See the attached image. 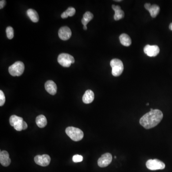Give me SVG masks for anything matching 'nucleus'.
Here are the masks:
<instances>
[{
  "mask_svg": "<svg viewBox=\"0 0 172 172\" xmlns=\"http://www.w3.org/2000/svg\"><path fill=\"white\" fill-rule=\"evenodd\" d=\"M163 118V114L159 110L151 108L150 111L145 114L140 120V123L145 129L154 127L159 123Z\"/></svg>",
  "mask_w": 172,
  "mask_h": 172,
  "instance_id": "obj_1",
  "label": "nucleus"
},
{
  "mask_svg": "<svg viewBox=\"0 0 172 172\" xmlns=\"http://www.w3.org/2000/svg\"><path fill=\"white\" fill-rule=\"evenodd\" d=\"M66 134L74 141L81 140L84 137L83 131L80 129L74 127H69L66 129Z\"/></svg>",
  "mask_w": 172,
  "mask_h": 172,
  "instance_id": "obj_2",
  "label": "nucleus"
},
{
  "mask_svg": "<svg viewBox=\"0 0 172 172\" xmlns=\"http://www.w3.org/2000/svg\"><path fill=\"white\" fill-rule=\"evenodd\" d=\"M110 65L112 68V75L118 76L122 74L123 71L124 66L121 60L118 59H113L111 60Z\"/></svg>",
  "mask_w": 172,
  "mask_h": 172,
  "instance_id": "obj_3",
  "label": "nucleus"
},
{
  "mask_svg": "<svg viewBox=\"0 0 172 172\" xmlns=\"http://www.w3.org/2000/svg\"><path fill=\"white\" fill-rule=\"evenodd\" d=\"M9 72L13 76H20L24 70V65L21 61H17L9 66Z\"/></svg>",
  "mask_w": 172,
  "mask_h": 172,
  "instance_id": "obj_4",
  "label": "nucleus"
},
{
  "mask_svg": "<svg viewBox=\"0 0 172 172\" xmlns=\"http://www.w3.org/2000/svg\"><path fill=\"white\" fill-rule=\"evenodd\" d=\"M57 61L60 65L65 68H69L75 63L74 57L69 54L62 53L59 55Z\"/></svg>",
  "mask_w": 172,
  "mask_h": 172,
  "instance_id": "obj_5",
  "label": "nucleus"
},
{
  "mask_svg": "<svg viewBox=\"0 0 172 172\" xmlns=\"http://www.w3.org/2000/svg\"><path fill=\"white\" fill-rule=\"evenodd\" d=\"M146 166L147 168L151 170L163 169L166 166L164 163L156 159L147 161Z\"/></svg>",
  "mask_w": 172,
  "mask_h": 172,
  "instance_id": "obj_6",
  "label": "nucleus"
},
{
  "mask_svg": "<svg viewBox=\"0 0 172 172\" xmlns=\"http://www.w3.org/2000/svg\"><path fill=\"white\" fill-rule=\"evenodd\" d=\"M34 160L35 163L38 165L42 166H46L49 164L51 158L47 154H43L42 156L38 155L35 156Z\"/></svg>",
  "mask_w": 172,
  "mask_h": 172,
  "instance_id": "obj_7",
  "label": "nucleus"
},
{
  "mask_svg": "<svg viewBox=\"0 0 172 172\" xmlns=\"http://www.w3.org/2000/svg\"><path fill=\"white\" fill-rule=\"evenodd\" d=\"M144 53L148 56L154 57L156 56L160 52L159 47L156 45H147L143 49Z\"/></svg>",
  "mask_w": 172,
  "mask_h": 172,
  "instance_id": "obj_8",
  "label": "nucleus"
},
{
  "mask_svg": "<svg viewBox=\"0 0 172 172\" xmlns=\"http://www.w3.org/2000/svg\"><path fill=\"white\" fill-rule=\"evenodd\" d=\"M112 159V155L110 153H106L102 155L98 159V164L99 167H105L111 163Z\"/></svg>",
  "mask_w": 172,
  "mask_h": 172,
  "instance_id": "obj_9",
  "label": "nucleus"
},
{
  "mask_svg": "<svg viewBox=\"0 0 172 172\" xmlns=\"http://www.w3.org/2000/svg\"><path fill=\"white\" fill-rule=\"evenodd\" d=\"M71 31L69 27H62L59 30V37L62 40H68L71 36Z\"/></svg>",
  "mask_w": 172,
  "mask_h": 172,
  "instance_id": "obj_10",
  "label": "nucleus"
},
{
  "mask_svg": "<svg viewBox=\"0 0 172 172\" xmlns=\"http://www.w3.org/2000/svg\"><path fill=\"white\" fill-rule=\"evenodd\" d=\"M45 89L50 94L54 95L57 91V86L56 83L52 80H48L45 85Z\"/></svg>",
  "mask_w": 172,
  "mask_h": 172,
  "instance_id": "obj_11",
  "label": "nucleus"
},
{
  "mask_svg": "<svg viewBox=\"0 0 172 172\" xmlns=\"http://www.w3.org/2000/svg\"><path fill=\"white\" fill-rule=\"evenodd\" d=\"M0 163L2 166L5 167L9 166L11 163L9 153L6 151H1L0 153Z\"/></svg>",
  "mask_w": 172,
  "mask_h": 172,
  "instance_id": "obj_12",
  "label": "nucleus"
},
{
  "mask_svg": "<svg viewBox=\"0 0 172 172\" xmlns=\"http://www.w3.org/2000/svg\"><path fill=\"white\" fill-rule=\"evenodd\" d=\"M94 99V93L91 90H87L82 97V101L86 104L91 103Z\"/></svg>",
  "mask_w": 172,
  "mask_h": 172,
  "instance_id": "obj_13",
  "label": "nucleus"
},
{
  "mask_svg": "<svg viewBox=\"0 0 172 172\" xmlns=\"http://www.w3.org/2000/svg\"><path fill=\"white\" fill-rule=\"evenodd\" d=\"M112 8L114 11L115 14L114 19L115 20H120V19L123 18L124 16V13L121 9V8L118 5H112Z\"/></svg>",
  "mask_w": 172,
  "mask_h": 172,
  "instance_id": "obj_14",
  "label": "nucleus"
},
{
  "mask_svg": "<svg viewBox=\"0 0 172 172\" xmlns=\"http://www.w3.org/2000/svg\"><path fill=\"white\" fill-rule=\"evenodd\" d=\"M120 42L123 46H129L131 45V40L128 34H122L119 37Z\"/></svg>",
  "mask_w": 172,
  "mask_h": 172,
  "instance_id": "obj_15",
  "label": "nucleus"
},
{
  "mask_svg": "<svg viewBox=\"0 0 172 172\" xmlns=\"http://www.w3.org/2000/svg\"><path fill=\"white\" fill-rule=\"evenodd\" d=\"M27 14L32 22L34 23L38 22L39 17L38 13L36 11L32 9H28L27 11Z\"/></svg>",
  "mask_w": 172,
  "mask_h": 172,
  "instance_id": "obj_16",
  "label": "nucleus"
},
{
  "mask_svg": "<svg viewBox=\"0 0 172 172\" xmlns=\"http://www.w3.org/2000/svg\"><path fill=\"white\" fill-rule=\"evenodd\" d=\"M36 123L39 128L45 127L47 125V120L43 115H40L36 118Z\"/></svg>",
  "mask_w": 172,
  "mask_h": 172,
  "instance_id": "obj_17",
  "label": "nucleus"
},
{
  "mask_svg": "<svg viewBox=\"0 0 172 172\" xmlns=\"http://www.w3.org/2000/svg\"><path fill=\"white\" fill-rule=\"evenodd\" d=\"M93 14L90 11L86 12L83 15V18L81 20V23L83 24V26H87L88 23L93 19Z\"/></svg>",
  "mask_w": 172,
  "mask_h": 172,
  "instance_id": "obj_18",
  "label": "nucleus"
},
{
  "mask_svg": "<svg viewBox=\"0 0 172 172\" xmlns=\"http://www.w3.org/2000/svg\"><path fill=\"white\" fill-rule=\"evenodd\" d=\"M150 14V15L153 18H155L158 15L160 11V7L156 4H153L147 10Z\"/></svg>",
  "mask_w": 172,
  "mask_h": 172,
  "instance_id": "obj_19",
  "label": "nucleus"
},
{
  "mask_svg": "<svg viewBox=\"0 0 172 172\" xmlns=\"http://www.w3.org/2000/svg\"><path fill=\"white\" fill-rule=\"evenodd\" d=\"M23 118H22L14 115L11 116L10 119H9V122H10V125L14 127L16 123L20 121H23Z\"/></svg>",
  "mask_w": 172,
  "mask_h": 172,
  "instance_id": "obj_20",
  "label": "nucleus"
},
{
  "mask_svg": "<svg viewBox=\"0 0 172 172\" xmlns=\"http://www.w3.org/2000/svg\"><path fill=\"white\" fill-rule=\"evenodd\" d=\"M6 33L8 39H13L14 36V31L11 27L8 26L7 27Z\"/></svg>",
  "mask_w": 172,
  "mask_h": 172,
  "instance_id": "obj_21",
  "label": "nucleus"
},
{
  "mask_svg": "<svg viewBox=\"0 0 172 172\" xmlns=\"http://www.w3.org/2000/svg\"><path fill=\"white\" fill-rule=\"evenodd\" d=\"M23 120L16 123L14 126V129L17 131H21L23 130Z\"/></svg>",
  "mask_w": 172,
  "mask_h": 172,
  "instance_id": "obj_22",
  "label": "nucleus"
},
{
  "mask_svg": "<svg viewBox=\"0 0 172 172\" xmlns=\"http://www.w3.org/2000/svg\"><path fill=\"white\" fill-rule=\"evenodd\" d=\"M65 11L66 13V14H68L69 16H73L74 14H75L76 10L72 7H69Z\"/></svg>",
  "mask_w": 172,
  "mask_h": 172,
  "instance_id": "obj_23",
  "label": "nucleus"
},
{
  "mask_svg": "<svg viewBox=\"0 0 172 172\" xmlns=\"http://www.w3.org/2000/svg\"><path fill=\"white\" fill-rule=\"evenodd\" d=\"M83 157L82 156L76 154L73 156L72 160L74 163H79L83 161Z\"/></svg>",
  "mask_w": 172,
  "mask_h": 172,
  "instance_id": "obj_24",
  "label": "nucleus"
},
{
  "mask_svg": "<svg viewBox=\"0 0 172 172\" xmlns=\"http://www.w3.org/2000/svg\"><path fill=\"white\" fill-rule=\"evenodd\" d=\"M5 102V97L3 91H0V106L4 105Z\"/></svg>",
  "mask_w": 172,
  "mask_h": 172,
  "instance_id": "obj_25",
  "label": "nucleus"
},
{
  "mask_svg": "<svg viewBox=\"0 0 172 172\" xmlns=\"http://www.w3.org/2000/svg\"><path fill=\"white\" fill-rule=\"evenodd\" d=\"M5 4H6V1L4 0H1L0 1V9H1L4 8V6Z\"/></svg>",
  "mask_w": 172,
  "mask_h": 172,
  "instance_id": "obj_26",
  "label": "nucleus"
},
{
  "mask_svg": "<svg viewBox=\"0 0 172 172\" xmlns=\"http://www.w3.org/2000/svg\"><path fill=\"white\" fill-rule=\"evenodd\" d=\"M61 16L63 19H65V18H68L69 16H68V14H66V13L65 11H64L61 14Z\"/></svg>",
  "mask_w": 172,
  "mask_h": 172,
  "instance_id": "obj_27",
  "label": "nucleus"
},
{
  "mask_svg": "<svg viewBox=\"0 0 172 172\" xmlns=\"http://www.w3.org/2000/svg\"><path fill=\"white\" fill-rule=\"evenodd\" d=\"M151 4H149V3H146V4H144V7H145V9H146L147 10L149 9V8L151 6Z\"/></svg>",
  "mask_w": 172,
  "mask_h": 172,
  "instance_id": "obj_28",
  "label": "nucleus"
},
{
  "mask_svg": "<svg viewBox=\"0 0 172 172\" xmlns=\"http://www.w3.org/2000/svg\"><path fill=\"white\" fill-rule=\"evenodd\" d=\"M27 128V124L26 122L25 121H23V130H26Z\"/></svg>",
  "mask_w": 172,
  "mask_h": 172,
  "instance_id": "obj_29",
  "label": "nucleus"
},
{
  "mask_svg": "<svg viewBox=\"0 0 172 172\" xmlns=\"http://www.w3.org/2000/svg\"><path fill=\"white\" fill-rule=\"evenodd\" d=\"M169 29L172 31V23H171L169 25Z\"/></svg>",
  "mask_w": 172,
  "mask_h": 172,
  "instance_id": "obj_30",
  "label": "nucleus"
},
{
  "mask_svg": "<svg viewBox=\"0 0 172 172\" xmlns=\"http://www.w3.org/2000/svg\"><path fill=\"white\" fill-rule=\"evenodd\" d=\"M83 29H84L85 30H86L87 29V26H83Z\"/></svg>",
  "mask_w": 172,
  "mask_h": 172,
  "instance_id": "obj_31",
  "label": "nucleus"
},
{
  "mask_svg": "<svg viewBox=\"0 0 172 172\" xmlns=\"http://www.w3.org/2000/svg\"><path fill=\"white\" fill-rule=\"evenodd\" d=\"M118 1H118H121V0H118V1H117H117Z\"/></svg>",
  "mask_w": 172,
  "mask_h": 172,
  "instance_id": "obj_32",
  "label": "nucleus"
},
{
  "mask_svg": "<svg viewBox=\"0 0 172 172\" xmlns=\"http://www.w3.org/2000/svg\"><path fill=\"white\" fill-rule=\"evenodd\" d=\"M149 105V103H147V104H146L147 106H148V105Z\"/></svg>",
  "mask_w": 172,
  "mask_h": 172,
  "instance_id": "obj_33",
  "label": "nucleus"
}]
</instances>
